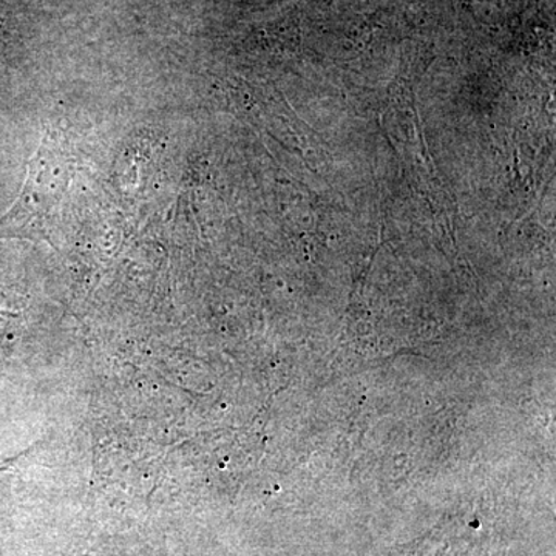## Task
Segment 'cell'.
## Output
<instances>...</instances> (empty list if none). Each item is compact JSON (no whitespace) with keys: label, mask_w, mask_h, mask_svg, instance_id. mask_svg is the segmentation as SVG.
Instances as JSON below:
<instances>
[{"label":"cell","mask_w":556,"mask_h":556,"mask_svg":"<svg viewBox=\"0 0 556 556\" xmlns=\"http://www.w3.org/2000/svg\"><path fill=\"white\" fill-rule=\"evenodd\" d=\"M61 160L56 146H47L43 139L28 167L24 192L9 214L0 219V228H21L28 219L40 217L43 211H53L61 203L62 193L70 185V172L65 161L61 163Z\"/></svg>","instance_id":"cell-1"}]
</instances>
